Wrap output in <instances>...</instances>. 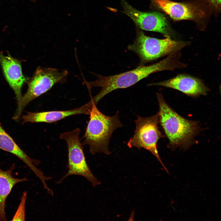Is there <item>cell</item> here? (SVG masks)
Instances as JSON below:
<instances>
[{"label": "cell", "instance_id": "obj_1", "mask_svg": "<svg viewBox=\"0 0 221 221\" xmlns=\"http://www.w3.org/2000/svg\"><path fill=\"white\" fill-rule=\"evenodd\" d=\"M181 66L178 56L172 53L159 62L148 65H139L134 69L122 73L108 76L96 75L95 80L89 82L85 81L84 83L89 90L93 87L101 88L99 92L91 99L93 103L97 105L103 98L114 90L132 86L153 73L173 70L180 68Z\"/></svg>", "mask_w": 221, "mask_h": 221}, {"label": "cell", "instance_id": "obj_2", "mask_svg": "<svg viewBox=\"0 0 221 221\" xmlns=\"http://www.w3.org/2000/svg\"><path fill=\"white\" fill-rule=\"evenodd\" d=\"M159 122L169 141V146L187 149L192 145L200 128L196 122L186 119L173 110L160 94H157Z\"/></svg>", "mask_w": 221, "mask_h": 221}, {"label": "cell", "instance_id": "obj_3", "mask_svg": "<svg viewBox=\"0 0 221 221\" xmlns=\"http://www.w3.org/2000/svg\"><path fill=\"white\" fill-rule=\"evenodd\" d=\"M89 114L82 145L89 146L92 155L101 153L110 154L109 145L112 134L116 129L123 126L118 112L114 116H107L100 112L97 105L93 104Z\"/></svg>", "mask_w": 221, "mask_h": 221}, {"label": "cell", "instance_id": "obj_4", "mask_svg": "<svg viewBox=\"0 0 221 221\" xmlns=\"http://www.w3.org/2000/svg\"><path fill=\"white\" fill-rule=\"evenodd\" d=\"M68 75L66 70L61 71L51 68L38 67L32 77L27 80L28 89L17 103L12 119L18 121L29 103L47 92L56 84L65 83Z\"/></svg>", "mask_w": 221, "mask_h": 221}, {"label": "cell", "instance_id": "obj_5", "mask_svg": "<svg viewBox=\"0 0 221 221\" xmlns=\"http://www.w3.org/2000/svg\"><path fill=\"white\" fill-rule=\"evenodd\" d=\"M189 42L178 41L167 37L159 39L147 36L142 32L138 33L134 42L129 45L128 50L136 54L140 59V65L155 60L168 54L180 51Z\"/></svg>", "mask_w": 221, "mask_h": 221}, {"label": "cell", "instance_id": "obj_6", "mask_svg": "<svg viewBox=\"0 0 221 221\" xmlns=\"http://www.w3.org/2000/svg\"><path fill=\"white\" fill-rule=\"evenodd\" d=\"M80 130L77 128L72 131L64 132L60 135L67 144L68 151V171L57 182L61 183L68 176L78 175L85 177L93 187L101 184L94 176L87 162L83 145L80 138Z\"/></svg>", "mask_w": 221, "mask_h": 221}, {"label": "cell", "instance_id": "obj_7", "mask_svg": "<svg viewBox=\"0 0 221 221\" xmlns=\"http://www.w3.org/2000/svg\"><path fill=\"white\" fill-rule=\"evenodd\" d=\"M136 128L132 137L128 142L129 148H143L151 153L156 158L168 173L169 171L159 156L157 147L158 141L164 136L159 129L158 113L147 117L139 116L135 121Z\"/></svg>", "mask_w": 221, "mask_h": 221}, {"label": "cell", "instance_id": "obj_8", "mask_svg": "<svg viewBox=\"0 0 221 221\" xmlns=\"http://www.w3.org/2000/svg\"><path fill=\"white\" fill-rule=\"evenodd\" d=\"M124 12L141 29L159 32L170 38L166 19L162 14L157 12H145L139 11L125 3Z\"/></svg>", "mask_w": 221, "mask_h": 221}, {"label": "cell", "instance_id": "obj_9", "mask_svg": "<svg viewBox=\"0 0 221 221\" xmlns=\"http://www.w3.org/2000/svg\"><path fill=\"white\" fill-rule=\"evenodd\" d=\"M156 7L176 21L196 20L203 17L205 12L199 5L180 3L170 0H150Z\"/></svg>", "mask_w": 221, "mask_h": 221}, {"label": "cell", "instance_id": "obj_10", "mask_svg": "<svg viewBox=\"0 0 221 221\" xmlns=\"http://www.w3.org/2000/svg\"><path fill=\"white\" fill-rule=\"evenodd\" d=\"M0 63L5 79L15 95L17 103L22 96L21 88L28 78L23 75L21 62L9 53L5 56L0 51Z\"/></svg>", "mask_w": 221, "mask_h": 221}, {"label": "cell", "instance_id": "obj_11", "mask_svg": "<svg viewBox=\"0 0 221 221\" xmlns=\"http://www.w3.org/2000/svg\"><path fill=\"white\" fill-rule=\"evenodd\" d=\"M149 86H161L180 91L188 95L196 97L206 95L208 88L200 80L184 74L179 75L165 81L150 83Z\"/></svg>", "mask_w": 221, "mask_h": 221}, {"label": "cell", "instance_id": "obj_12", "mask_svg": "<svg viewBox=\"0 0 221 221\" xmlns=\"http://www.w3.org/2000/svg\"><path fill=\"white\" fill-rule=\"evenodd\" d=\"M92 107V104L89 101L79 107L70 110L27 112L26 114L21 116L22 123H52L71 116L80 114H89Z\"/></svg>", "mask_w": 221, "mask_h": 221}, {"label": "cell", "instance_id": "obj_13", "mask_svg": "<svg viewBox=\"0 0 221 221\" xmlns=\"http://www.w3.org/2000/svg\"><path fill=\"white\" fill-rule=\"evenodd\" d=\"M0 149L10 153L24 162L41 180L45 177L43 172L36 166L40 161L31 158L16 144L13 138L6 131L0 122Z\"/></svg>", "mask_w": 221, "mask_h": 221}, {"label": "cell", "instance_id": "obj_14", "mask_svg": "<svg viewBox=\"0 0 221 221\" xmlns=\"http://www.w3.org/2000/svg\"><path fill=\"white\" fill-rule=\"evenodd\" d=\"M13 164L8 169L3 170L0 168V221H7L5 212L6 200L14 187L17 183L26 181V177L17 178L12 173L15 169Z\"/></svg>", "mask_w": 221, "mask_h": 221}, {"label": "cell", "instance_id": "obj_15", "mask_svg": "<svg viewBox=\"0 0 221 221\" xmlns=\"http://www.w3.org/2000/svg\"><path fill=\"white\" fill-rule=\"evenodd\" d=\"M27 195L26 191H25L23 193L18 207L11 220L24 221L25 220V206Z\"/></svg>", "mask_w": 221, "mask_h": 221}, {"label": "cell", "instance_id": "obj_16", "mask_svg": "<svg viewBox=\"0 0 221 221\" xmlns=\"http://www.w3.org/2000/svg\"><path fill=\"white\" fill-rule=\"evenodd\" d=\"M211 5L216 8H220L221 0H208Z\"/></svg>", "mask_w": 221, "mask_h": 221}]
</instances>
